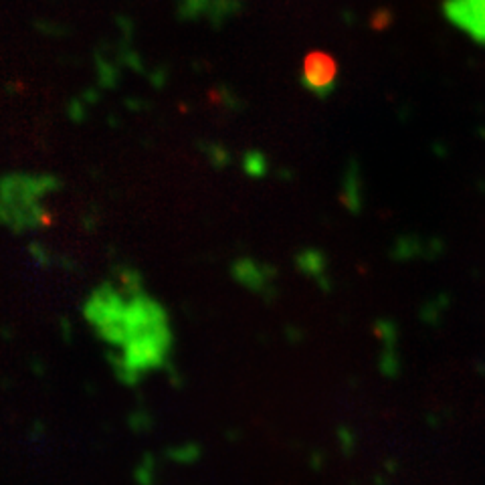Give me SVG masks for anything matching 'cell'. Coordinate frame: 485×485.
Returning <instances> with one entry per match:
<instances>
[{
    "label": "cell",
    "instance_id": "6da1fadb",
    "mask_svg": "<svg viewBox=\"0 0 485 485\" xmlns=\"http://www.w3.org/2000/svg\"><path fill=\"white\" fill-rule=\"evenodd\" d=\"M87 317L97 334L115 350V362L130 374L162 362L170 346L162 308L134 287H99L87 304Z\"/></svg>",
    "mask_w": 485,
    "mask_h": 485
},
{
    "label": "cell",
    "instance_id": "7a4b0ae2",
    "mask_svg": "<svg viewBox=\"0 0 485 485\" xmlns=\"http://www.w3.org/2000/svg\"><path fill=\"white\" fill-rule=\"evenodd\" d=\"M301 79L312 93L326 97L338 83V63L326 51H312L304 59Z\"/></svg>",
    "mask_w": 485,
    "mask_h": 485
},
{
    "label": "cell",
    "instance_id": "3957f363",
    "mask_svg": "<svg viewBox=\"0 0 485 485\" xmlns=\"http://www.w3.org/2000/svg\"><path fill=\"white\" fill-rule=\"evenodd\" d=\"M445 12L459 29L485 43V0H447Z\"/></svg>",
    "mask_w": 485,
    "mask_h": 485
}]
</instances>
